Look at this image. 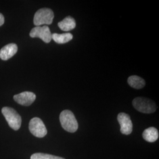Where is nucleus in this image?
Returning a JSON list of instances; mask_svg holds the SVG:
<instances>
[{"label":"nucleus","mask_w":159,"mask_h":159,"mask_svg":"<svg viewBox=\"0 0 159 159\" xmlns=\"http://www.w3.org/2000/svg\"><path fill=\"white\" fill-rule=\"evenodd\" d=\"M60 121L63 129L70 133L77 130L79 125L74 114L68 110L63 111L60 115Z\"/></svg>","instance_id":"f257e3e1"},{"label":"nucleus","mask_w":159,"mask_h":159,"mask_svg":"<svg viewBox=\"0 0 159 159\" xmlns=\"http://www.w3.org/2000/svg\"><path fill=\"white\" fill-rule=\"evenodd\" d=\"M29 130L34 136L42 138L46 136L47 130L43 121L39 117H34L30 120Z\"/></svg>","instance_id":"39448f33"},{"label":"nucleus","mask_w":159,"mask_h":159,"mask_svg":"<svg viewBox=\"0 0 159 159\" xmlns=\"http://www.w3.org/2000/svg\"><path fill=\"white\" fill-rule=\"evenodd\" d=\"M18 51V47L16 44L11 43L2 47L0 50V58L2 60H8L13 57Z\"/></svg>","instance_id":"1a4fd4ad"},{"label":"nucleus","mask_w":159,"mask_h":159,"mask_svg":"<svg viewBox=\"0 0 159 159\" xmlns=\"http://www.w3.org/2000/svg\"><path fill=\"white\" fill-rule=\"evenodd\" d=\"M30 159H65L58 157V156H53L51 154H48L41 153H34L31 156Z\"/></svg>","instance_id":"4468645a"},{"label":"nucleus","mask_w":159,"mask_h":159,"mask_svg":"<svg viewBox=\"0 0 159 159\" xmlns=\"http://www.w3.org/2000/svg\"><path fill=\"white\" fill-rule=\"evenodd\" d=\"M58 26L64 31H69L75 27L76 23L73 17L68 16L58 23Z\"/></svg>","instance_id":"9b49d317"},{"label":"nucleus","mask_w":159,"mask_h":159,"mask_svg":"<svg viewBox=\"0 0 159 159\" xmlns=\"http://www.w3.org/2000/svg\"><path fill=\"white\" fill-rule=\"evenodd\" d=\"M36 98L35 94L30 91H24L14 96V100L20 105L29 106Z\"/></svg>","instance_id":"6e6552de"},{"label":"nucleus","mask_w":159,"mask_h":159,"mask_svg":"<svg viewBox=\"0 0 159 159\" xmlns=\"http://www.w3.org/2000/svg\"><path fill=\"white\" fill-rule=\"evenodd\" d=\"M54 17V12L50 8H43L35 12L34 17V24L36 26L41 25H50L52 23Z\"/></svg>","instance_id":"20e7f679"},{"label":"nucleus","mask_w":159,"mask_h":159,"mask_svg":"<svg viewBox=\"0 0 159 159\" xmlns=\"http://www.w3.org/2000/svg\"><path fill=\"white\" fill-rule=\"evenodd\" d=\"M4 23V17L1 13H0V26L2 25Z\"/></svg>","instance_id":"2eb2a0df"},{"label":"nucleus","mask_w":159,"mask_h":159,"mask_svg":"<svg viewBox=\"0 0 159 159\" xmlns=\"http://www.w3.org/2000/svg\"><path fill=\"white\" fill-rule=\"evenodd\" d=\"M73 38V35L70 33L64 34L54 33L52 34V39L59 44H66L72 40Z\"/></svg>","instance_id":"f8f14e48"},{"label":"nucleus","mask_w":159,"mask_h":159,"mask_svg":"<svg viewBox=\"0 0 159 159\" xmlns=\"http://www.w3.org/2000/svg\"><path fill=\"white\" fill-rule=\"evenodd\" d=\"M133 105L137 111L143 113H153L157 106L152 100L145 97H136L133 101Z\"/></svg>","instance_id":"f03ea898"},{"label":"nucleus","mask_w":159,"mask_h":159,"mask_svg":"<svg viewBox=\"0 0 159 159\" xmlns=\"http://www.w3.org/2000/svg\"><path fill=\"white\" fill-rule=\"evenodd\" d=\"M143 137L148 142H154L159 138V131L155 127H149L143 133Z\"/></svg>","instance_id":"9d476101"},{"label":"nucleus","mask_w":159,"mask_h":159,"mask_svg":"<svg viewBox=\"0 0 159 159\" xmlns=\"http://www.w3.org/2000/svg\"><path fill=\"white\" fill-rule=\"evenodd\" d=\"M30 36L32 38H40L46 43H50L52 40V34L50 30L47 25L35 27L31 30Z\"/></svg>","instance_id":"423d86ee"},{"label":"nucleus","mask_w":159,"mask_h":159,"mask_svg":"<svg viewBox=\"0 0 159 159\" xmlns=\"http://www.w3.org/2000/svg\"><path fill=\"white\" fill-rule=\"evenodd\" d=\"M117 120L121 126L120 131L122 134L129 135L133 131V123L129 114L120 113L117 116Z\"/></svg>","instance_id":"0eeeda50"},{"label":"nucleus","mask_w":159,"mask_h":159,"mask_svg":"<svg viewBox=\"0 0 159 159\" xmlns=\"http://www.w3.org/2000/svg\"><path fill=\"white\" fill-rule=\"evenodd\" d=\"M2 113L10 125L14 130H18L21 125V117L14 108L4 107L2 108Z\"/></svg>","instance_id":"7ed1b4c3"},{"label":"nucleus","mask_w":159,"mask_h":159,"mask_svg":"<svg viewBox=\"0 0 159 159\" xmlns=\"http://www.w3.org/2000/svg\"><path fill=\"white\" fill-rule=\"evenodd\" d=\"M128 83L131 87L136 89H141L144 87L146 82L144 80L137 75H132L128 79Z\"/></svg>","instance_id":"ddd939ff"}]
</instances>
